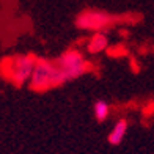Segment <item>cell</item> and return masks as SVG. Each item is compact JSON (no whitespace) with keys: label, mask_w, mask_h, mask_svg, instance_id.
<instances>
[{"label":"cell","mask_w":154,"mask_h":154,"mask_svg":"<svg viewBox=\"0 0 154 154\" xmlns=\"http://www.w3.org/2000/svg\"><path fill=\"white\" fill-rule=\"evenodd\" d=\"M36 58L32 54H20L14 55L3 61V75L8 79L14 87H22L27 82H30Z\"/></svg>","instance_id":"2"},{"label":"cell","mask_w":154,"mask_h":154,"mask_svg":"<svg viewBox=\"0 0 154 154\" xmlns=\"http://www.w3.org/2000/svg\"><path fill=\"white\" fill-rule=\"evenodd\" d=\"M109 47V38L106 33L102 32H97V33H93L90 36L88 43H87V52L91 54V55H96V54H101L104 51H107Z\"/></svg>","instance_id":"5"},{"label":"cell","mask_w":154,"mask_h":154,"mask_svg":"<svg viewBox=\"0 0 154 154\" xmlns=\"http://www.w3.org/2000/svg\"><path fill=\"white\" fill-rule=\"evenodd\" d=\"M93 115H94V118H96L97 123L106 121L107 118H109V115H110L109 104L104 101V99H97V101L93 104Z\"/></svg>","instance_id":"7"},{"label":"cell","mask_w":154,"mask_h":154,"mask_svg":"<svg viewBox=\"0 0 154 154\" xmlns=\"http://www.w3.org/2000/svg\"><path fill=\"white\" fill-rule=\"evenodd\" d=\"M116 20H118V16H113L107 11L87 8L75 16L74 24L79 30H88V32L97 33V32H102V30L109 29V27L113 25Z\"/></svg>","instance_id":"4"},{"label":"cell","mask_w":154,"mask_h":154,"mask_svg":"<svg viewBox=\"0 0 154 154\" xmlns=\"http://www.w3.org/2000/svg\"><path fill=\"white\" fill-rule=\"evenodd\" d=\"M60 85H63V83H61L60 74H58V68L55 65V60L38 57L32 79L29 82L30 90L38 91V93H44L47 90L57 88Z\"/></svg>","instance_id":"1"},{"label":"cell","mask_w":154,"mask_h":154,"mask_svg":"<svg viewBox=\"0 0 154 154\" xmlns=\"http://www.w3.org/2000/svg\"><path fill=\"white\" fill-rule=\"evenodd\" d=\"M128 128H129V123L126 118H120L115 124H113V128H112L110 131V134L107 137L109 140V143L112 146H118L126 137V132H128Z\"/></svg>","instance_id":"6"},{"label":"cell","mask_w":154,"mask_h":154,"mask_svg":"<svg viewBox=\"0 0 154 154\" xmlns=\"http://www.w3.org/2000/svg\"><path fill=\"white\" fill-rule=\"evenodd\" d=\"M55 65L58 68L61 83L79 79L80 75H83L91 69V65L85 60L83 54L80 51H77V49H68V51H65L55 60Z\"/></svg>","instance_id":"3"}]
</instances>
